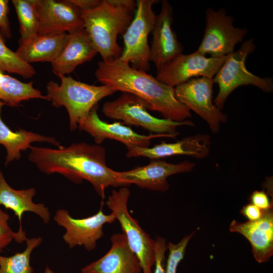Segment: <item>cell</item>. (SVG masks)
Listing matches in <instances>:
<instances>
[{
	"instance_id": "cell-10",
	"label": "cell",
	"mask_w": 273,
	"mask_h": 273,
	"mask_svg": "<svg viewBox=\"0 0 273 273\" xmlns=\"http://www.w3.org/2000/svg\"><path fill=\"white\" fill-rule=\"evenodd\" d=\"M213 78H194L175 87L177 101L190 111H194L208 124L213 133H217L220 124L228 120L227 115L213 103Z\"/></svg>"
},
{
	"instance_id": "cell-27",
	"label": "cell",
	"mask_w": 273,
	"mask_h": 273,
	"mask_svg": "<svg viewBox=\"0 0 273 273\" xmlns=\"http://www.w3.org/2000/svg\"><path fill=\"white\" fill-rule=\"evenodd\" d=\"M0 70L18 74L24 78L33 77L36 72L32 65L23 61L15 52L5 43V38L0 31Z\"/></svg>"
},
{
	"instance_id": "cell-16",
	"label": "cell",
	"mask_w": 273,
	"mask_h": 273,
	"mask_svg": "<svg viewBox=\"0 0 273 273\" xmlns=\"http://www.w3.org/2000/svg\"><path fill=\"white\" fill-rule=\"evenodd\" d=\"M38 34L70 33L84 28L81 11L70 0H37Z\"/></svg>"
},
{
	"instance_id": "cell-7",
	"label": "cell",
	"mask_w": 273,
	"mask_h": 273,
	"mask_svg": "<svg viewBox=\"0 0 273 273\" xmlns=\"http://www.w3.org/2000/svg\"><path fill=\"white\" fill-rule=\"evenodd\" d=\"M130 194L127 187L114 190L106 202L125 235L129 246L138 257L143 273H153L155 262V242L129 214L127 202Z\"/></svg>"
},
{
	"instance_id": "cell-14",
	"label": "cell",
	"mask_w": 273,
	"mask_h": 273,
	"mask_svg": "<svg viewBox=\"0 0 273 273\" xmlns=\"http://www.w3.org/2000/svg\"><path fill=\"white\" fill-rule=\"evenodd\" d=\"M195 163L184 161L178 163H168L160 159L151 160L147 165L125 171H117V176L124 187L135 184L138 187L155 191L165 192L169 189V176L191 171Z\"/></svg>"
},
{
	"instance_id": "cell-30",
	"label": "cell",
	"mask_w": 273,
	"mask_h": 273,
	"mask_svg": "<svg viewBox=\"0 0 273 273\" xmlns=\"http://www.w3.org/2000/svg\"><path fill=\"white\" fill-rule=\"evenodd\" d=\"M155 242V269L153 273H165V253L167 250L166 240L161 237H157Z\"/></svg>"
},
{
	"instance_id": "cell-13",
	"label": "cell",
	"mask_w": 273,
	"mask_h": 273,
	"mask_svg": "<svg viewBox=\"0 0 273 273\" xmlns=\"http://www.w3.org/2000/svg\"><path fill=\"white\" fill-rule=\"evenodd\" d=\"M98 104L94 106L78 126L80 130L89 134L97 145H100L105 140L110 139L122 143L127 150L135 147L147 148L149 147L152 139L161 137L175 139L178 134H140L120 122L110 123L102 121L98 115Z\"/></svg>"
},
{
	"instance_id": "cell-31",
	"label": "cell",
	"mask_w": 273,
	"mask_h": 273,
	"mask_svg": "<svg viewBox=\"0 0 273 273\" xmlns=\"http://www.w3.org/2000/svg\"><path fill=\"white\" fill-rule=\"evenodd\" d=\"M9 1L0 0V31L5 38L11 37L12 33L9 20Z\"/></svg>"
},
{
	"instance_id": "cell-33",
	"label": "cell",
	"mask_w": 273,
	"mask_h": 273,
	"mask_svg": "<svg viewBox=\"0 0 273 273\" xmlns=\"http://www.w3.org/2000/svg\"><path fill=\"white\" fill-rule=\"evenodd\" d=\"M263 211L254 205L249 203L243 207L240 213L247 218L248 220L254 221L261 217Z\"/></svg>"
},
{
	"instance_id": "cell-19",
	"label": "cell",
	"mask_w": 273,
	"mask_h": 273,
	"mask_svg": "<svg viewBox=\"0 0 273 273\" xmlns=\"http://www.w3.org/2000/svg\"><path fill=\"white\" fill-rule=\"evenodd\" d=\"M230 230L242 235L249 241L258 262H267L273 255V207L263 210L261 217L256 220L240 222L233 220Z\"/></svg>"
},
{
	"instance_id": "cell-34",
	"label": "cell",
	"mask_w": 273,
	"mask_h": 273,
	"mask_svg": "<svg viewBox=\"0 0 273 273\" xmlns=\"http://www.w3.org/2000/svg\"><path fill=\"white\" fill-rule=\"evenodd\" d=\"M81 11H86L98 7L101 0H70Z\"/></svg>"
},
{
	"instance_id": "cell-5",
	"label": "cell",
	"mask_w": 273,
	"mask_h": 273,
	"mask_svg": "<svg viewBox=\"0 0 273 273\" xmlns=\"http://www.w3.org/2000/svg\"><path fill=\"white\" fill-rule=\"evenodd\" d=\"M255 49L254 39L250 38L245 40L239 50L228 55L227 59L213 77V82L218 84L219 90L213 101L220 110L223 108L230 94L240 86L252 85L265 93L273 91L272 78L258 76L246 67V60Z\"/></svg>"
},
{
	"instance_id": "cell-2",
	"label": "cell",
	"mask_w": 273,
	"mask_h": 273,
	"mask_svg": "<svg viewBox=\"0 0 273 273\" xmlns=\"http://www.w3.org/2000/svg\"><path fill=\"white\" fill-rule=\"evenodd\" d=\"M95 75L103 85L140 98L164 119L181 122L192 117L191 111L176 99L173 87L119 59L99 62Z\"/></svg>"
},
{
	"instance_id": "cell-20",
	"label": "cell",
	"mask_w": 273,
	"mask_h": 273,
	"mask_svg": "<svg viewBox=\"0 0 273 273\" xmlns=\"http://www.w3.org/2000/svg\"><path fill=\"white\" fill-rule=\"evenodd\" d=\"M35 194L36 190L33 188L18 190L12 188L7 183L0 170V206L12 210L18 218L19 228L16 232L17 243H23L27 238L21 224L25 212L35 213L45 223H48L50 220L51 214L48 207L42 203L33 202L32 198Z\"/></svg>"
},
{
	"instance_id": "cell-3",
	"label": "cell",
	"mask_w": 273,
	"mask_h": 273,
	"mask_svg": "<svg viewBox=\"0 0 273 273\" xmlns=\"http://www.w3.org/2000/svg\"><path fill=\"white\" fill-rule=\"evenodd\" d=\"M136 8L133 0H101L97 8L81 11L84 28L103 61L119 59L122 49L117 37L132 21Z\"/></svg>"
},
{
	"instance_id": "cell-4",
	"label": "cell",
	"mask_w": 273,
	"mask_h": 273,
	"mask_svg": "<svg viewBox=\"0 0 273 273\" xmlns=\"http://www.w3.org/2000/svg\"><path fill=\"white\" fill-rule=\"evenodd\" d=\"M59 77L61 80L60 84L54 81L47 83L46 96L53 106L66 108L71 131L77 128L80 122L100 101L116 92L108 86L88 84L71 76L63 75Z\"/></svg>"
},
{
	"instance_id": "cell-18",
	"label": "cell",
	"mask_w": 273,
	"mask_h": 273,
	"mask_svg": "<svg viewBox=\"0 0 273 273\" xmlns=\"http://www.w3.org/2000/svg\"><path fill=\"white\" fill-rule=\"evenodd\" d=\"M210 136L208 134L197 133L186 136L172 143L161 142L149 148L135 147L127 150L128 158L144 157L153 159L173 156L188 155L196 159H204L209 154Z\"/></svg>"
},
{
	"instance_id": "cell-25",
	"label": "cell",
	"mask_w": 273,
	"mask_h": 273,
	"mask_svg": "<svg viewBox=\"0 0 273 273\" xmlns=\"http://www.w3.org/2000/svg\"><path fill=\"white\" fill-rule=\"evenodd\" d=\"M20 24L19 42H25L36 36L39 29L37 0H12Z\"/></svg>"
},
{
	"instance_id": "cell-17",
	"label": "cell",
	"mask_w": 273,
	"mask_h": 273,
	"mask_svg": "<svg viewBox=\"0 0 273 273\" xmlns=\"http://www.w3.org/2000/svg\"><path fill=\"white\" fill-rule=\"evenodd\" d=\"M111 247L103 256L82 267L81 273H141L140 261L130 248L125 235H113Z\"/></svg>"
},
{
	"instance_id": "cell-9",
	"label": "cell",
	"mask_w": 273,
	"mask_h": 273,
	"mask_svg": "<svg viewBox=\"0 0 273 273\" xmlns=\"http://www.w3.org/2000/svg\"><path fill=\"white\" fill-rule=\"evenodd\" d=\"M234 21V18L228 15L224 9H207L204 33L197 51L215 58L234 52L235 47L242 42L248 30L235 27Z\"/></svg>"
},
{
	"instance_id": "cell-24",
	"label": "cell",
	"mask_w": 273,
	"mask_h": 273,
	"mask_svg": "<svg viewBox=\"0 0 273 273\" xmlns=\"http://www.w3.org/2000/svg\"><path fill=\"white\" fill-rule=\"evenodd\" d=\"M32 99L47 100L46 96L33 86V82H23L0 70V101L12 107Z\"/></svg>"
},
{
	"instance_id": "cell-21",
	"label": "cell",
	"mask_w": 273,
	"mask_h": 273,
	"mask_svg": "<svg viewBox=\"0 0 273 273\" xmlns=\"http://www.w3.org/2000/svg\"><path fill=\"white\" fill-rule=\"evenodd\" d=\"M97 53L84 28L68 33L61 53L51 63L52 71L58 77L65 76L79 65L90 61Z\"/></svg>"
},
{
	"instance_id": "cell-15",
	"label": "cell",
	"mask_w": 273,
	"mask_h": 273,
	"mask_svg": "<svg viewBox=\"0 0 273 273\" xmlns=\"http://www.w3.org/2000/svg\"><path fill=\"white\" fill-rule=\"evenodd\" d=\"M172 7L167 0H163L161 11L156 15L150 47V61L154 63L157 71L183 51V46L172 28Z\"/></svg>"
},
{
	"instance_id": "cell-8",
	"label": "cell",
	"mask_w": 273,
	"mask_h": 273,
	"mask_svg": "<svg viewBox=\"0 0 273 273\" xmlns=\"http://www.w3.org/2000/svg\"><path fill=\"white\" fill-rule=\"evenodd\" d=\"M157 0H137L133 18L122 35L124 47L119 59L145 72L150 69L148 36L156 15L153 10Z\"/></svg>"
},
{
	"instance_id": "cell-23",
	"label": "cell",
	"mask_w": 273,
	"mask_h": 273,
	"mask_svg": "<svg viewBox=\"0 0 273 273\" xmlns=\"http://www.w3.org/2000/svg\"><path fill=\"white\" fill-rule=\"evenodd\" d=\"M4 105H5V103L0 101V144L7 150L6 166L15 160H19L21 156V151L30 149L32 147L30 144L32 142H48L59 148L63 146L54 137L42 135L21 128L15 131L11 130L1 117Z\"/></svg>"
},
{
	"instance_id": "cell-26",
	"label": "cell",
	"mask_w": 273,
	"mask_h": 273,
	"mask_svg": "<svg viewBox=\"0 0 273 273\" xmlns=\"http://www.w3.org/2000/svg\"><path fill=\"white\" fill-rule=\"evenodd\" d=\"M26 247L20 253L10 256L0 255V273H33L30 265L31 254L42 241L41 237L26 238Z\"/></svg>"
},
{
	"instance_id": "cell-1",
	"label": "cell",
	"mask_w": 273,
	"mask_h": 273,
	"mask_svg": "<svg viewBox=\"0 0 273 273\" xmlns=\"http://www.w3.org/2000/svg\"><path fill=\"white\" fill-rule=\"evenodd\" d=\"M29 160L42 172L59 173L71 181H88L102 198L109 187H124L117 171L107 166L105 149L100 145L73 143L58 149L31 147Z\"/></svg>"
},
{
	"instance_id": "cell-11",
	"label": "cell",
	"mask_w": 273,
	"mask_h": 273,
	"mask_svg": "<svg viewBox=\"0 0 273 273\" xmlns=\"http://www.w3.org/2000/svg\"><path fill=\"white\" fill-rule=\"evenodd\" d=\"M206 57L197 51L177 55L157 71L156 78L172 87L199 77L213 78L228 58Z\"/></svg>"
},
{
	"instance_id": "cell-32",
	"label": "cell",
	"mask_w": 273,
	"mask_h": 273,
	"mask_svg": "<svg viewBox=\"0 0 273 273\" xmlns=\"http://www.w3.org/2000/svg\"><path fill=\"white\" fill-rule=\"evenodd\" d=\"M250 203L262 210H266L273 207L272 202H270L267 194L263 191H254L250 197Z\"/></svg>"
},
{
	"instance_id": "cell-6",
	"label": "cell",
	"mask_w": 273,
	"mask_h": 273,
	"mask_svg": "<svg viewBox=\"0 0 273 273\" xmlns=\"http://www.w3.org/2000/svg\"><path fill=\"white\" fill-rule=\"evenodd\" d=\"M147 109V104L141 99L122 93L115 100L104 103L102 112L109 118L120 120L128 125L140 126L153 134H178L176 131L178 126H195L191 120L177 122L155 117Z\"/></svg>"
},
{
	"instance_id": "cell-28",
	"label": "cell",
	"mask_w": 273,
	"mask_h": 273,
	"mask_svg": "<svg viewBox=\"0 0 273 273\" xmlns=\"http://www.w3.org/2000/svg\"><path fill=\"white\" fill-rule=\"evenodd\" d=\"M195 233L194 231L189 235H186L177 244L167 243L169 254L165 265V273H176L178 264L184 257L186 250L191 238Z\"/></svg>"
},
{
	"instance_id": "cell-29",
	"label": "cell",
	"mask_w": 273,
	"mask_h": 273,
	"mask_svg": "<svg viewBox=\"0 0 273 273\" xmlns=\"http://www.w3.org/2000/svg\"><path fill=\"white\" fill-rule=\"evenodd\" d=\"M9 219L8 214L0 208V253L13 240H17V233L13 232L8 224Z\"/></svg>"
},
{
	"instance_id": "cell-12",
	"label": "cell",
	"mask_w": 273,
	"mask_h": 273,
	"mask_svg": "<svg viewBox=\"0 0 273 273\" xmlns=\"http://www.w3.org/2000/svg\"><path fill=\"white\" fill-rule=\"evenodd\" d=\"M54 219L59 226L65 228L63 239L70 248L82 245L90 251L96 248L98 240L104 235V225L114 222L116 218L112 213H104L101 206L94 215L81 219L72 217L67 210L59 209Z\"/></svg>"
},
{
	"instance_id": "cell-22",
	"label": "cell",
	"mask_w": 273,
	"mask_h": 273,
	"mask_svg": "<svg viewBox=\"0 0 273 273\" xmlns=\"http://www.w3.org/2000/svg\"><path fill=\"white\" fill-rule=\"evenodd\" d=\"M67 33L37 34L30 39L19 43L15 52L25 62L54 61L64 45Z\"/></svg>"
}]
</instances>
